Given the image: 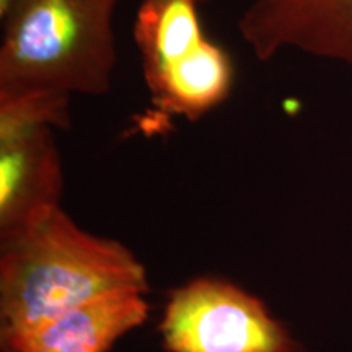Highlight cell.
I'll return each mask as SVG.
<instances>
[{"mask_svg":"<svg viewBox=\"0 0 352 352\" xmlns=\"http://www.w3.org/2000/svg\"><path fill=\"white\" fill-rule=\"evenodd\" d=\"M145 292L127 290L96 298L2 342L3 352H108L148 315Z\"/></svg>","mask_w":352,"mask_h":352,"instance_id":"52a82bcc","label":"cell"},{"mask_svg":"<svg viewBox=\"0 0 352 352\" xmlns=\"http://www.w3.org/2000/svg\"><path fill=\"white\" fill-rule=\"evenodd\" d=\"M147 285L144 266L124 245L82 230L57 206L2 233V342L96 298L147 292Z\"/></svg>","mask_w":352,"mask_h":352,"instance_id":"6da1fadb","label":"cell"},{"mask_svg":"<svg viewBox=\"0 0 352 352\" xmlns=\"http://www.w3.org/2000/svg\"><path fill=\"white\" fill-rule=\"evenodd\" d=\"M160 331L168 352H298L256 297L210 277L171 294Z\"/></svg>","mask_w":352,"mask_h":352,"instance_id":"277c9868","label":"cell"},{"mask_svg":"<svg viewBox=\"0 0 352 352\" xmlns=\"http://www.w3.org/2000/svg\"><path fill=\"white\" fill-rule=\"evenodd\" d=\"M204 0H142L134 41L142 57L151 109L140 122L158 129L170 120L196 121L232 94V57L204 33Z\"/></svg>","mask_w":352,"mask_h":352,"instance_id":"3957f363","label":"cell"},{"mask_svg":"<svg viewBox=\"0 0 352 352\" xmlns=\"http://www.w3.org/2000/svg\"><path fill=\"white\" fill-rule=\"evenodd\" d=\"M13 0H0V19H2L3 15H6L8 8H10Z\"/></svg>","mask_w":352,"mask_h":352,"instance_id":"9c48e42d","label":"cell"},{"mask_svg":"<svg viewBox=\"0 0 352 352\" xmlns=\"http://www.w3.org/2000/svg\"><path fill=\"white\" fill-rule=\"evenodd\" d=\"M120 0H13L2 16L0 87H41L100 96L118 63Z\"/></svg>","mask_w":352,"mask_h":352,"instance_id":"7a4b0ae2","label":"cell"},{"mask_svg":"<svg viewBox=\"0 0 352 352\" xmlns=\"http://www.w3.org/2000/svg\"><path fill=\"white\" fill-rule=\"evenodd\" d=\"M63 165L52 129L0 142V233L60 206Z\"/></svg>","mask_w":352,"mask_h":352,"instance_id":"8992f818","label":"cell"},{"mask_svg":"<svg viewBox=\"0 0 352 352\" xmlns=\"http://www.w3.org/2000/svg\"><path fill=\"white\" fill-rule=\"evenodd\" d=\"M70 96L41 87H0V142L41 129H67Z\"/></svg>","mask_w":352,"mask_h":352,"instance_id":"ba28073f","label":"cell"},{"mask_svg":"<svg viewBox=\"0 0 352 352\" xmlns=\"http://www.w3.org/2000/svg\"><path fill=\"white\" fill-rule=\"evenodd\" d=\"M239 33L259 60L294 50L352 67V0H253Z\"/></svg>","mask_w":352,"mask_h":352,"instance_id":"5b68a950","label":"cell"}]
</instances>
